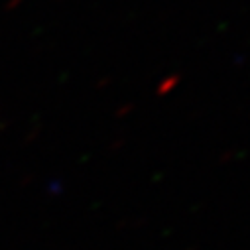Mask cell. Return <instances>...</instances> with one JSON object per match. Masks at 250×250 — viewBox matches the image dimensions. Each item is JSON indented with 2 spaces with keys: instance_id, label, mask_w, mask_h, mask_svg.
I'll return each mask as SVG.
<instances>
[]
</instances>
